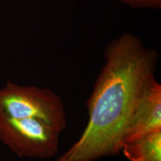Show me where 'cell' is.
Returning <instances> with one entry per match:
<instances>
[{"mask_svg":"<svg viewBox=\"0 0 161 161\" xmlns=\"http://www.w3.org/2000/svg\"><path fill=\"white\" fill-rule=\"evenodd\" d=\"M104 58L86 103L85 129L55 161H94L121 152L145 82L155 72L158 53L145 46L137 36L125 32L106 46Z\"/></svg>","mask_w":161,"mask_h":161,"instance_id":"cell-1","label":"cell"},{"mask_svg":"<svg viewBox=\"0 0 161 161\" xmlns=\"http://www.w3.org/2000/svg\"><path fill=\"white\" fill-rule=\"evenodd\" d=\"M0 111L14 118L37 119L60 134L67 123L60 96L48 88L11 81L0 89Z\"/></svg>","mask_w":161,"mask_h":161,"instance_id":"cell-2","label":"cell"},{"mask_svg":"<svg viewBox=\"0 0 161 161\" xmlns=\"http://www.w3.org/2000/svg\"><path fill=\"white\" fill-rule=\"evenodd\" d=\"M60 133L37 119L14 118L0 111V141L19 158H51Z\"/></svg>","mask_w":161,"mask_h":161,"instance_id":"cell-3","label":"cell"},{"mask_svg":"<svg viewBox=\"0 0 161 161\" xmlns=\"http://www.w3.org/2000/svg\"><path fill=\"white\" fill-rule=\"evenodd\" d=\"M160 128L161 85L155 79L154 74H152L145 82L127 128L122 145L146 133Z\"/></svg>","mask_w":161,"mask_h":161,"instance_id":"cell-4","label":"cell"},{"mask_svg":"<svg viewBox=\"0 0 161 161\" xmlns=\"http://www.w3.org/2000/svg\"><path fill=\"white\" fill-rule=\"evenodd\" d=\"M121 152L130 161H161V128L125 142Z\"/></svg>","mask_w":161,"mask_h":161,"instance_id":"cell-5","label":"cell"},{"mask_svg":"<svg viewBox=\"0 0 161 161\" xmlns=\"http://www.w3.org/2000/svg\"><path fill=\"white\" fill-rule=\"evenodd\" d=\"M121 3L137 9H159L161 8V0H118Z\"/></svg>","mask_w":161,"mask_h":161,"instance_id":"cell-6","label":"cell"},{"mask_svg":"<svg viewBox=\"0 0 161 161\" xmlns=\"http://www.w3.org/2000/svg\"><path fill=\"white\" fill-rule=\"evenodd\" d=\"M0 161H2V160H1V158H0Z\"/></svg>","mask_w":161,"mask_h":161,"instance_id":"cell-7","label":"cell"}]
</instances>
